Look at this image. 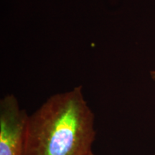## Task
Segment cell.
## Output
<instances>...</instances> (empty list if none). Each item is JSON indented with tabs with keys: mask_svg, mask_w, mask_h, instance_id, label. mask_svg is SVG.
<instances>
[{
	"mask_svg": "<svg viewBox=\"0 0 155 155\" xmlns=\"http://www.w3.org/2000/svg\"><path fill=\"white\" fill-rule=\"evenodd\" d=\"M86 155H95V154L92 152V151H91V152H90L89 153H88V154H87Z\"/></svg>",
	"mask_w": 155,
	"mask_h": 155,
	"instance_id": "277c9868",
	"label": "cell"
},
{
	"mask_svg": "<svg viewBox=\"0 0 155 155\" xmlns=\"http://www.w3.org/2000/svg\"><path fill=\"white\" fill-rule=\"evenodd\" d=\"M29 115L14 95L0 101V155H23Z\"/></svg>",
	"mask_w": 155,
	"mask_h": 155,
	"instance_id": "7a4b0ae2",
	"label": "cell"
},
{
	"mask_svg": "<svg viewBox=\"0 0 155 155\" xmlns=\"http://www.w3.org/2000/svg\"><path fill=\"white\" fill-rule=\"evenodd\" d=\"M153 155H155V153H154V154H153Z\"/></svg>",
	"mask_w": 155,
	"mask_h": 155,
	"instance_id": "5b68a950",
	"label": "cell"
},
{
	"mask_svg": "<svg viewBox=\"0 0 155 155\" xmlns=\"http://www.w3.org/2000/svg\"><path fill=\"white\" fill-rule=\"evenodd\" d=\"M96 135L95 115L79 86L49 97L29 115L23 155H86Z\"/></svg>",
	"mask_w": 155,
	"mask_h": 155,
	"instance_id": "6da1fadb",
	"label": "cell"
},
{
	"mask_svg": "<svg viewBox=\"0 0 155 155\" xmlns=\"http://www.w3.org/2000/svg\"><path fill=\"white\" fill-rule=\"evenodd\" d=\"M150 76L152 79L155 82V71H150Z\"/></svg>",
	"mask_w": 155,
	"mask_h": 155,
	"instance_id": "3957f363",
	"label": "cell"
}]
</instances>
